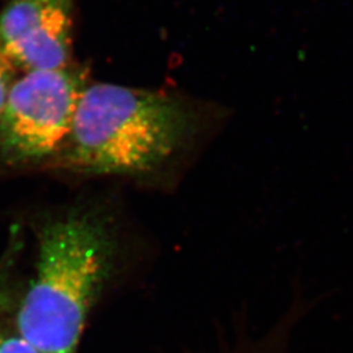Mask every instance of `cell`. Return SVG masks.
Listing matches in <instances>:
<instances>
[{
  "mask_svg": "<svg viewBox=\"0 0 353 353\" xmlns=\"http://www.w3.org/2000/svg\"><path fill=\"white\" fill-rule=\"evenodd\" d=\"M0 353H38L26 339L17 335L0 336Z\"/></svg>",
  "mask_w": 353,
  "mask_h": 353,
  "instance_id": "7",
  "label": "cell"
},
{
  "mask_svg": "<svg viewBox=\"0 0 353 353\" xmlns=\"http://www.w3.org/2000/svg\"><path fill=\"white\" fill-rule=\"evenodd\" d=\"M87 87L83 68L26 72L14 80L0 115V151L12 161H36L61 151Z\"/></svg>",
  "mask_w": 353,
  "mask_h": 353,
  "instance_id": "3",
  "label": "cell"
},
{
  "mask_svg": "<svg viewBox=\"0 0 353 353\" xmlns=\"http://www.w3.org/2000/svg\"><path fill=\"white\" fill-rule=\"evenodd\" d=\"M115 259L117 240L105 217L72 212L46 224L37 272L16 316L17 334L38 353H77Z\"/></svg>",
  "mask_w": 353,
  "mask_h": 353,
  "instance_id": "2",
  "label": "cell"
},
{
  "mask_svg": "<svg viewBox=\"0 0 353 353\" xmlns=\"http://www.w3.org/2000/svg\"><path fill=\"white\" fill-rule=\"evenodd\" d=\"M74 0H11L0 11V55L24 72L70 65Z\"/></svg>",
  "mask_w": 353,
  "mask_h": 353,
  "instance_id": "4",
  "label": "cell"
},
{
  "mask_svg": "<svg viewBox=\"0 0 353 353\" xmlns=\"http://www.w3.org/2000/svg\"><path fill=\"white\" fill-rule=\"evenodd\" d=\"M17 249L19 245L11 243L0 258V313L10 310L14 301L12 270Z\"/></svg>",
  "mask_w": 353,
  "mask_h": 353,
  "instance_id": "5",
  "label": "cell"
},
{
  "mask_svg": "<svg viewBox=\"0 0 353 353\" xmlns=\"http://www.w3.org/2000/svg\"><path fill=\"white\" fill-rule=\"evenodd\" d=\"M227 119L221 106L178 92L96 83L80 96L61 163L173 192Z\"/></svg>",
  "mask_w": 353,
  "mask_h": 353,
  "instance_id": "1",
  "label": "cell"
},
{
  "mask_svg": "<svg viewBox=\"0 0 353 353\" xmlns=\"http://www.w3.org/2000/svg\"><path fill=\"white\" fill-rule=\"evenodd\" d=\"M14 72L16 68L12 64L0 55V115L4 110L8 94L14 83Z\"/></svg>",
  "mask_w": 353,
  "mask_h": 353,
  "instance_id": "6",
  "label": "cell"
}]
</instances>
